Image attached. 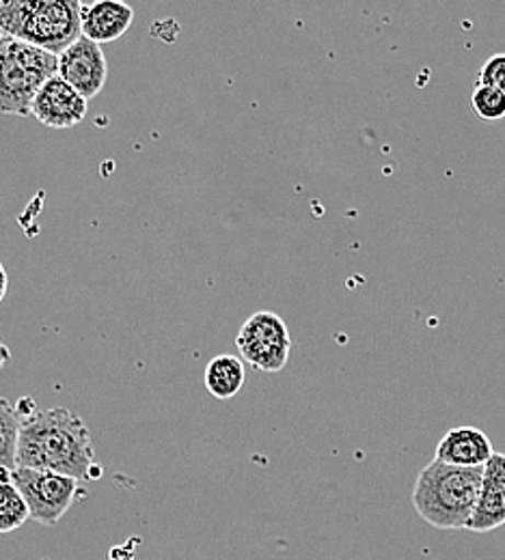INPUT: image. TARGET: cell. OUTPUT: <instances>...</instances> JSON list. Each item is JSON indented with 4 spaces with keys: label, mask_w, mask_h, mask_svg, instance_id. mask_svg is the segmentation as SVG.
Returning <instances> with one entry per match:
<instances>
[{
    "label": "cell",
    "mask_w": 505,
    "mask_h": 560,
    "mask_svg": "<svg viewBox=\"0 0 505 560\" xmlns=\"http://www.w3.org/2000/svg\"><path fill=\"white\" fill-rule=\"evenodd\" d=\"M475 84L491 86V89H497V91L505 93V52L493 55V57L480 68Z\"/></svg>",
    "instance_id": "cell-16"
},
{
    "label": "cell",
    "mask_w": 505,
    "mask_h": 560,
    "mask_svg": "<svg viewBox=\"0 0 505 560\" xmlns=\"http://www.w3.org/2000/svg\"><path fill=\"white\" fill-rule=\"evenodd\" d=\"M471 110L484 121V124H502L505 119V93L475 84L471 93Z\"/></svg>",
    "instance_id": "cell-15"
},
{
    "label": "cell",
    "mask_w": 505,
    "mask_h": 560,
    "mask_svg": "<svg viewBox=\"0 0 505 560\" xmlns=\"http://www.w3.org/2000/svg\"><path fill=\"white\" fill-rule=\"evenodd\" d=\"M59 75V57L0 33V113L31 117L39 89Z\"/></svg>",
    "instance_id": "cell-4"
},
{
    "label": "cell",
    "mask_w": 505,
    "mask_h": 560,
    "mask_svg": "<svg viewBox=\"0 0 505 560\" xmlns=\"http://www.w3.org/2000/svg\"><path fill=\"white\" fill-rule=\"evenodd\" d=\"M236 348L240 358L253 369L279 373L288 364L291 353L288 324L271 311H257L242 324L236 337Z\"/></svg>",
    "instance_id": "cell-6"
},
{
    "label": "cell",
    "mask_w": 505,
    "mask_h": 560,
    "mask_svg": "<svg viewBox=\"0 0 505 560\" xmlns=\"http://www.w3.org/2000/svg\"><path fill=\"white\" fill-rule=\"evenodd\" d=\"M505 524V453H495L484 466V479L475 513L467 526L471 533H491Z\"/></svg>",
    "instance_id": "cell-10"
},
{
    "label": "cell",
    "mask_w": 505,
    "mask_h": 560,
    "mask_svg": "<svg viewBox=\"0 0 505 560\" xmlns=\"http://www.w3.org/2000/svg\"><path fill=\"white\" fill-rule=\"evenodd\" d=\"M495 455L486 431L478 427H454L436 444L434 459L456 468H484Z\"/></svg>",
    "instance_id": "cell-9"
},
{
    "label": "cell",
    "mask_w": 505,
    "mask_h": 560,
    "mask_svg": "<svg viewBox=\"0 0 505 560\" xmlns=\"http://www.w3.org/2000/svg\"><path fill=\"white\" fill-rule=\"evenodd\" d=\"M78 0H2L0 33L53 55L82 37Z\"/></svg>",
    "instance_id": "cell-3"
},
{
    "label": "cell",
    "mask_w": 505,
    "mask_h": 560,
    "mask_svg": "<svg viewBox=\"0 0 505 560\" xmlns=\"http://www.w3.org/2000/svg\"><path fill=\"white\" fill-rule=\"evenodd\" d=\"M9 481L24 495L31 520L48 528L61 522L80 493V481L46 470L15 466L9 475Z\"/></svg>",
    "instance_id": "cell-5"
},
{
    "label": "cell",
    "mask_w": 505,
    "mask_h": 560,
    "mask_svg": "<svg viewBox=\"0 0 505 560\" xmlns=\"http://www.w3.org/2000/svg\"><path fill=\"white\" fill-rule=\"evenodd\" d=\"M7 289H9V277H7L4 266L0 264V302H2L4 295H7Z\"/></svg>",
    "instance_id": "cell-17"
},
{
    "label": "cell",
    "mask_w": 505,
    "mask_h": 560,
    "mask_svg": "<svg viewBox=\"0 0 505 560\" xmlns=\"http://www.w3.org/2000/svg\"><path fill=\"white\" fill-rule=\"evenodd\" d=\"M20 412L13 404L0 397V479H9L15 468L18 438H20Z\"/></svg>",
    "instance_id": "cell-13"
},
{
    "label": "cell",
    "mask_w": 505,
    "mask_h": 560,
    "mask_svg": "<svg viewBox=\"0 0 505 560\" xmlns=\"http://www.w3.org/2000/svg\"><path fill=\"white\" fill-rule=\"evenodd\" d=\"M15 466L57 472L76 481H93L102 475L95 464L89 427L68 408L35 410L20 417Z\"/></svg>",
    "instance_id": "cell-1"
},
{
    "label": "cell",
    "mask_w": 505,
    "mask_h": 560,
    "mask_svg": "<svg viewBox=\"0 0 505 560\" xmlns=\"http://www.w3.org/2000/svg\"><path fill=\"white\" fill-rule=\"evenodd\" d=\"M87 115V100L61 75L50 78L33 100L31 117L53 130L78 126Z\"/></svg>",
    "instance_id": "cell-8"
},
{
    "label": "cell",
    "mask_w": 505,
    "mask_h": 560,
    "mask_svg": "<svg viewBox=\"0 0 505 560\" xmlns=\"http://www.w3.org/2000/svg\"><path fill=\"white\" fill-rule=\"evenodd\" d=\"M484 468H456L433 459L413 488V509L438 530L469 526L482 490Z\"/></svg>",
    "instance_id": "cell-2"
},
{
    "label": "cell",
    "mask_w": 505,
    "mask_h": 560,
    "mask_svg": "<svg viewBox=\"0 0 505 560\" xmlns=\"http://www.w3.org/2000/svg\"><path fill=\"white\" fill-rule=\"evenodd\" d=\"M11 362V350L0 341V371Z\"/></svg>",
    "instance_id": "cell-18"
},
{
    "label": "cell",
    "mask_w": 505,
    "mask_h": 560,
    "mask_svg": "<svg viewBox=\"0 0 505 560\" xmlns=\"http://www.w3.org/2000/svg\"><path fill=\"white\" fill-rule=\"evenodd\" d=\"M59 75L73 86L87 102L95 97L108 78V63L102 46L80 37L72 46L59 55Z\"/></svg>",
    "instance_id": "cell-7"
},
{
    "label": "cell",
    "mask_w": 505,
    "mask_h": 560,
    "mask_svg": "<svg viewBox=\"0 0 505 560\" xmlns=\"http://www.w3.org/2000/svg\"><path fill=\"white\" fill-rule=\"evenodd\" d=\"M28 520L31 511L24 495L9 479H0V535L22 528Z\"/></svg>",
    "instance_id": "cell-14"
},
{
    "label": "cell",
    "mask_w": 505,
    "mask_h": 560,
    "mask_svg": "<svg viewBox=\"0 0 505 560\" xmlns=\"http://www.w3.org/2000/svg\"><path fill=\"white\" fill-rule=\"evenodd\" d=\"M133 22L135 9L122 0H97L91 4H82L80 11L82 37L95 42L97 46L124 37Z\"/></svg>",
    "instance_id": "cell-11"
},
{
    "label": "cell",
    "mask_w": 505,
    "mask_h": 560,
    "mask_svg": "<svg viewBox=\"0 0 505 560\" xmlns=\"http://www.w3.org/2000/svg\"><path fill=\"white\" fill-rule=\"evenodd\" d=\"M246 380V371H244V360L238 355H229V353H220L215 355L204 373V384L206 390L218 399V401H227L231 397H236Z\"/></svg>",
    "instance_id": "cell-12"
}]
</instances>
